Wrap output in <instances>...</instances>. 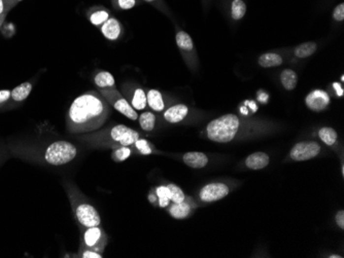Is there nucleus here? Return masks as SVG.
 <instances>
[{
	"label": "nucleus",
	"instance_id": "nucleus-1",
	"mask_svg": "<svg viewBox=\"0 0 344 258\" xmlns=\"http://www.w3.org/2000/svg\"><path fill=\"white\" fill-rule=\"evenodd\" d=\"M109 115V104L103 96L90 91L72 101L66 118V127L72 134L92 133L103 127Z\"/></svg>",
	"mask_w": 344,
	"mask_h": 258
},
{
	"label": "nucleus",
	"instance_id": "nucleus-2",
	"mask_svg": "<svg viewBox=\"0 0 344 258\" xmlns=\"http://www.w3.org/2000/svg\"><path fill=\"white\" fill-rule=\"evenodd\" d=\"M239 126L240 120L235 115H221L207 125V137L217 143H228L235 138Z\"/></svg>",
	"mask_w": 344,
	"mask_h": 258
},
{
	"label": "nucleus",
	"instance_id": "nucleus-3",
	"mask_svg": "<svg viewBox=\"0 0 344 258\" xmlns=\"http://www.w3.org/2000/svg\"><path fill=\"white\" fill-rule=\"evenodd\" d=\"M77 149L68 141H56L52 143L46 150L44 159L53 166L68 164L76 156Z\"/></svg>",
	"mask_w": 344,
	"mask_h": 258
},
{
	"label": "nucleus",
	"instance_id": "nucleus-4",
	"mask_svg": "<svg viewBox=\"0 0 344 258\" xmlns=\"http://www.w3.org/2000/svg\"><path fill=\"white\" fill-rule=\"evenodd\" d=\"M100 93L103 98L107 101L108 104L112 105L116 110L121 112L126 117L135 120L138 118L136 110L131 106L128 101L118 92L115 87L100 88Z\"/></svg>",
	"mask_w": 344,
	"mask_h": 258
},
{
	"label": "nucleus",
	"instance_id": "nucleus-5",
	"mask_svg": "<svg viewBox=\"0 0 344 258\" xmlns=\"http://www.w3.org/2000/svg\"><path fill=\"white\" fill-rule=\"evenodd\" d=\"M107 134L113 143L121 146H130L139 139V133L125 125H117L110 129Z\"/></svg>",
	"mask_w": 344,
	"mask_h": 258
},
{
	"label": "nucleus",
	"instance_id": "nucleus-6",
	"mask_svg": "<svg viewBox=\"0 0 344 258\" xmlns=\"http://www.w3.org/2000/svg\"><path fill=\"white\" fill-rule=\"evenodd\" d=\"M320 152V145L314 141L299 142L292 148L290 152L291 159L296 162H304L312 160Z\"/></svg>",
	"mask_w": 344,
	"mask_h": 258
},
{
	"label": "nucleus",
	"instance_id": "nucleus-7",
	"mask_svg": "<svg viewBox=\"0 0 344 258\" xmlns=\"http://www.w3.org/2000/svg\"><path fill=\"white\" fill-rule=\"evenodd\" d=\"M75 216L79 222L85 228L99 227L101 223V218L97 210L90 204H80L75 209Z\"/></svg>",
	"mask_w": 344,
	"mask_h": 258
},
{
	"label": "nucleus",
	"instance_id": "nucleus-8",
	"mask_svg": "<svg viewBox=\"0 0 344 258\" xmlns=\"http://www.w3.org/2000/svg\"><path fill=\"white\" fill-rule=\"evenodd\" d=\"M229 194V187L220 182H215L206 184L200 192V199L205 203H213V201L224 199Z\"/></svg>",
	"mask_w": 344,
	"mask_h": 258
},
{
	"label": "nucleus",
	"instance_id": "nucleus-9",
	"mask_svg": "<svg viewBox=\"0 0 344 258\" xmlns=\"http://www.w3.org/2000/svg\"><path fill=\"white\" fill-rule=\"evenodd\" d=\"M330 102L331 100L329 95L323 89H314V91L310 92L305 99L307 107L315 112L325 110L330 105Z\"/></svg>",
	"mask_w": 344,
	"mask_h": 258
},
{
	"label": "nucleus",
	"instance_id": "nucleus-10",
	"mask_svg": "<svg viewBox=\"0 0 344 258\" xmlns=\"http://www.w3.org/2000/svg\"><path fill=\"white\" fill-rule=\"evenodd\" d=\"M84 242L90 250L96 252H99V250L102 251L105 243L102 229L99 227L88 228L84 234Z\"/></svg>",
	"mask_w": 344,
	"mask_h": 258
},
{
	"label": "nucleus",
	"instance_id": "nucleus-11",
	"mask_svg": "<svg viewBox=\"0 0 344 258\" xmlns=\"http://www.w3.org/2000/svg\"><path fill=\"white\" fill-rule=\"evenodd\" d=\"M183 161L188 167L193 168V169H201L207 165L208 158L203 152L191 151L184 154Z\"/></svg>",
	"mask_w": 344,
	"mask_h": 258
},
{
	"label": "nucleus",
	"instance_id": "nucleus-12",
	"mask_svg": "<svg viewBox=\"0 0 344 258\" xmlns=\"http://www.w3.org/2000/svg\"><path fill=\"white\" fill-rule=\"evenodd\" d=\"M101 32L108 40H117L122 33V26L120 22L115 18H109L101 25Z\"/></svg>",
	"mask_w": 344,
	"mask_h": 258
},
{
	"label": "nucleus",
	"instance_id": "nucleus-13",
	"mask_svg": "<svg viewBox=\"0 0 344 258\" xmlns=\"http://www.w3.org/2000/svg\"><path fill=\"white\" fill-rule=\"evenodd\" d=\"M188 114V108L185 104H177L174 106H171L167 110L165 111L164 118L170 123H177L181 122L186 118V116Z\"/></svg>",
	"mask_w": 344,
	"mask_h": 258
},
{
	"label": "nucleus",
	"instance_id": "nucleus-14",
	"mask_svg": "<svg viewBox=\"0 0 344 258\" xmlns=\"http://www.w3.org/2000/svg\"><path fill=\"white\" fill-rule=\"evenodd\" d=\"M270 158L265 152H254L249 155L246 160V165L249 169L251 170H261L267 167L269 164Z\"/></svg>",
	"mask_w": 344,
	"mask_h": 258
},
{
	"label": "nucleus",
	"instance_id": "nucleus-15",
	"mask_svg": "<svg viewBox=\"0 0 344 258\" xmlns=\"http://www.w3.org/2000/svg\"><path fill=\"white\" fill-rule=\"evenodd\" d=\"M258 62H259V65L263 67V68H271V67L281 66L283 60L280 55L274 54V53H267V54L261 55Z\"/></svg>",
	"mask_w": 344,
	"mask_h": 258
},
{
	"label": "nucleus",
	"instance_id": "nucleus-16",
	"mask_svg": "<svg viewBox=\"0 0 344 258\" xmlns=\"http://www.w3.org/2000/svg\"><path fill=\"white\" fill-rule=\"evenodd\" d=\"M147 101L149 106L155 111H162L165 107L162 94L158 89H150L147 94Z\"/></svg>",
	"mask_w": 344,
	"mask_h": 258
},
{
	"label": "nucleus",
	"instance_id": "nucleus-17",
	"mask_svg": "<svg viewBox=\"0 0 344 258\" xmlns=\"http://www.w3.org/2000/svg\"><path fill=\"white\" fill-rule=\"evenodd\" d=\"M281 82L287 91H292L298 84V75L292 69H284L281 74Z\"/></svg>",
	"mask_w": 344,
	"mask_h": 258
},
{
	"label": "nucleus",
	"instance_id": "nucleus-18",
	"mask_svg": "<svg viewBox=\"0 0 344 258\" xmlns=\"http://www.w3.org/2000/svg\"><path fill=\"white\" fill-rule=\"evenodd\" d=\"M170 214L175 219H184L190 215L191 207L186 201H182V203H173V205L170 207Z\"/></svg>",
	"mask_w": 344,
	"mask_h": 258
},
{
	"label": "nucleus",
	"instance_id": "nucleus-19",
	"mask_svg": "<svg viewBox=\"0 0 344 258\" xmlns=\"http://www.w3.org/2000/svg\"><path fill=\"white\" fill-rule=\"evenodd\" d=\"M95 85L100 87V88H105V87H115L116 86V81L112 73H109L107 71H101L97 73V75L94 78Z\"/></svg>",
	"mask_w": 344,
	"mask_h": 258
},
{
	"label": "nucleus",
	"instance_id": "nucleus-20",
	"mask_svg": "<svg viewBox=\"0 0 344 258\" xmlns=\"http://www.w3.org/2000/svg\"><path fill=\"white\" fill-rule=\"evenodd\" d=\"M148 105L147 94L142 88H136L131 98V106L135 110H143Z\"/></svg>",
	"mask_w": 344,
	"mask_h": 258
},
{
	"label": "nucleus",
	"instance_id": "nucleus-21",
	"mask_svg": "<svg viewBox=\"0 0 344 258\" xmlns=\"http://www.w3.org/2000/svg\"><path fill=\"white\" fill-rule=\"evenodd\" d=\"M316 49H317V46L315 42L307 41L300 44V46H298L295 49V56L297 58H301V59L307 58V57H310L312 55H313L316 52Z\"/></svg>",
	"mask_w": 344,
	"mask_h": 258
},
{
	"label": "nucleus",
	"instance_id": "nucleus-22",
	"mask_svg": "<svg viewBox=\"0 0 344 258\" xmlns=\"http://www.w3.org/2000/svg\"><path fill=\"white\" fill-rule=\"evenodd\" d=\"M318 137L326 145H328V146H332V145H334L336 143L338 134L334 129L324 127L318 131Z\"/></svg>",
	"mask_w": 344,
	"mask_h": 258
},
{
	"label": "nucleus",
	"instance_id": "nucleus-23",
	"mask_svg": "<svg viewBox=\"0 0 344 258\" xmlns=\"http://www.w3.org/2000/svg\"><path fill=\"white\" fill-rule=\"evenodd\" d=\"M176 44L181 50L186 52H191L194 49V43L192 37L185 31H180L176 34Z\"/></svg>",
	"mask_w": 344,
	"mask_h": 258
},
{
	"label": "nucleus",
	"instance_id": "nucleus-24",
	"mask_svg": "<svg viewBox=\"0 0 344 258\" xmlns=\"http://www.w3.org/2000/svg\"><path fill=\"white\" fill-rule=\"evenodd\" d=\"M32 91V85L30 83H24L21 84L20 86H18L17 87H15L12 91V98L15 101H23L25 99H27V97L30 95Z\"/></svg>",
	"mask_w": 344,
	"mask_h": 258
},
{
	"label": "nucleus",
	"instance_id": "nucleus-25",
	"mask_svg": "<svg viewBox=\"0 0 344 258\" xmlns=\"http://www.w3.org/2000/svg\"><path fill=\"white\" fill-rule=\"evenodd\" d=\"M139 125L143 131L151 132L156 125V116L152 112H143L139 116Z\"/></svg>",
	"mask_w": 344,
	"mask_h": 258
},
{
	"label": "nucleus",
	"instance_id": "nucleus-26",
	"mask_svg": "<svg viewBox=\"0 0 344 258\" xmlns=\"http://www.w3.org/2000/svg\"><path fill=\"white\" fill-rule=\"evenodd\" d=\"M109 19V13L104 8H98L89 16V20L94 26H101Z\"/></svg>",
	"mask_w": 344,
	"mask_h": 258
},
{
	"label": "nucleus",
	"instance_id": "nucleus-27",
	"mask_svg": "<svg viewBox=\"0 0 344 258\" xmlns=\"http://www.w3.org/2000/svg\"><path fill=\"white\" fill-rule=\"evenodd\" d=\"M247 13V5L242 0H233L231 5V16L232 18L238 21L241 20Z\"/></svg>",
	"mask_w": 344,
	"mask_h": 258
},
{
	"label": "nucleus",
	"instance_id": "nucleus-28",
	"mask_svg": "<svg viewBox=\"0 0 344 258\" xmlns=\"http://www.w3.org/2000/svg\"><path fill=\"white\" fill-rule=\"evenodd\" d=\"M167 187L169 189L170 201H172L173 203H182V201H185L186 197L181 187L175 184H168Z\"/></svg>",
	"mask_w": 344,
	"mask_h": 258
},
{
	"label": "nucleus",
	"instance_id": "nucleus-29",
	"mask_svg": "<svg viewBox=\"0 0 344 258\" xmlns=\"http://www.w3.org/2000/svg\"><path fill=\"white\" fill-rule=\"evenodd\" d=\"M131 150L130 148H128V146H121L120 148H117L113 151L112 158L115 162H123L129 158Z\"/></svg>",
	"mask_w": 344,
	"mask_h": 258
},
{
	"label": "nucleus",
	"instance_id": "nucleus-30",
	"mask_svg": "<svg viewBox=\"0 0 344 258\" xmlns=\"http://www.w3.org/2000/svg\"><path fill=\"white\" fill-rule=\"evenodd\" d=\"M157 196L159 197V204L162 208L168 205L170 201V194L167 186H159L157 188Z\"/></svg>",
	"mask_w": 344,
	"mask_h": 258
},
{
	"label": "nucleus",
	"instance_id": "nucleus-31",
	"mask_svg": "<svg viewBox=\"0 0 344 258\" xmlns=\"http://www.w3.org/2000/svg\"><path fill=\"white\" fill-rule=\"evenodd\" d=\"M113 4L118 9L128 10L135 6L136 0H113Z\"/></svg>",
	"mask_w": 344,
	"mask_h": 258
},
{
	"label": "nucleus",
	"instance_id": "nucleus-32",
	"mask_svg": "<svg viewBox=\"0 0 344 258\" xmlns=\"http://www.w3.org/2000/svg\"><path fill=\"white\" fill-rule=\"evenodd\" d=\"M135 146L136 148L138 149V151L141 153V154H144V155H147V154H151L152 153V148L150 146V144L147 140H144V139H138L135 143Z\"/></svg>",
	"mask_w": 344,
	"mask_h": 258
},
{
	"label": "nucleus",
	"instance_id": "nucleus-33",
	"mask_svg": "<svg viewBox=\"0 0 344 258\" xmlns=\"http://www.w3.org/2000/svg\"><path fill=\"white\" fill-rule=\"evenodd\" d=\"M333 18H334L335 21H338V22H342L344 20V4L343 3H340L335 7L334 12H333Z\"/></svg>",
	"mask_w": 344,
	"mask_h": 258
},
{
	"label": "nucleus",
	"instance_id": "nucleus-34",
	"mask_svg": "<svg viewBox=\"0 0 344 258\" xmlns=\"http://www.w3.org/2000/svg\"><path fill=\"white\" fill-rule=\"evenodd\" d=\"M335 220H336L337 226L341 229H344V211L343 210H340L339 212H337V214L335 216Z\"/></svg>",
	"mask_w": 344,
	"mask_h": 258
},
{
	"label": "nucleus",
	"instance_id": "nucleus-35",
	"mask_svg": "<svg viewBox=\"0 0 344 258\" xmlns=\"http://www.w3.org/2000/svg\"><path fill=\"white\" fill-rule=\"evenodd\" d=\"M83 258H102V255L101 253L89 249L83 253Z\"/></svg>",
	"mask_w": 344,
	"mask_h": 258
},
{
	"label": "nucleus",
	"instance_id": "nucleus-36",
	"mask_svg": "<svg viewBox=\"0 0 344 258\" xmlns=\"http://www.w3.org/2000/svg\"><path fill=\"white\" fill-rule=\"evenodd\" d=\"M12 95V92L8 91V89H2V91H0V103H3L5 101H7Z\"/></svg>",
	"mask_w": 344,
	"mask_h": 258
},
{
	"label": "nucleus",
	"instance_id": "nucleus-37",
	"mask_svg": "<svg viewBox=\"0 0 344 258\" xmlns=\"http://www.w3.org/2000/svg\"><path fill=\"white\" fill-rule=\"evenodd\" d=\"M333 86H334V88L336 89L337 95L340 96V97H342V96H343V88H342L341 85L338 84V83H334V84H333Z\"/></svg>",
	"mask_w": 344,
	"mask_h": 258
},
{
	"label": "nucleus",
	"instance_id": "nucleus-38",
	"mask_svg": "<svg viewBox=\"0 0 344 258\" xmlns=\"http://www.w3.org/2000/svg\"><path fill=\"white\" fill-rule=\"evenodd\" d=\"M3 9H4V2H3V0H0V15L2 14Z\"/></svg>",
	"mask_w": 344,
	"mask_h": 258
},
{
	"label": "nucleus",
	"instance_id": "nucleus-39",
	"mask_svg": "<svg viewBox=\"0 0 344 258\" xmlns=\"http://www.w3.org/2000/svg\"><path fill=\"white\" fill-rule=\"evenodd\" d=\"M330 257H331V258H337V257L339 258V257H341V256H338V255H332V256H330Z\"/></svg>",
	"mask_w": 344,
	"mask_h": 258
},
{
	"label": "nucleus",
	"instance_id": "nucleus-40",
	"mask_svg": "<svg viewBox=\"0 0 344 258\" xmlns=\"http://www.w3.org/2000/svg\"><path fill=\"white\" fill-rule=\"evenodd\" d=\"M144 1H148V2H152V1H154V0H144Z\"/></svg>",
	"mask_w": 344,
	"mask_h": 258
},
{
	"label": "nucleus",
	"instance_id": "nucleus-41",
	"mask_svg": "<svg viewBox=\"0 0 344 258\" xmlns=\"http://www.w3.org/2000/svg\"><path fill=\"white\" fill-rule=\"evenodd\" d=\"M18 1H21V0H18Z\"/></svg>",
	"mask_w": 344,
	"mask_h": 258
}]
</instances>
